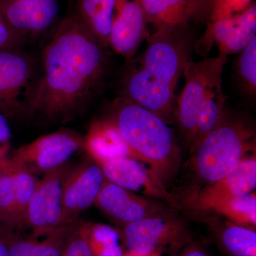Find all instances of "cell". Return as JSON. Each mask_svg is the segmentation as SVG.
I'll return each instance as SVG.
<instances>
[{
    "mask_svg": "<svg viewBox=\"0 0 256 256\" xmlns=\"http://www.w3.org/2000/svg\"><path fill=\"white\" fill-rule=\"evenodd\" d=\"M70 164L62 165L44 174L38 180L25 216V230L28 236L41 238L62 226L64 184Z\"/></svg>",
    "mask_w": 256,
    "mask_h": 256,
    "instance_id": "8",
    "label": "cell"
},
{
    "mask_svg": "<svg viewBox=\"0 0 256 256\" xmlns=\"http://www.w3.org/2000/svg\"><path fill=\"white\" fill-rule=\"evenodd\" d=\"M105 180L99 165L90 158L72 166L64 184L62 226L78 222L79 216L94 205Z\"/></svg>",
    "mask_w": 256,
    "mask_h": 256,
    "instance_id": "11",
    "label": "cell"
},
{
    "mask_svg": "<svg viewBox=\"0 0 256 256\" xmlns=\"http://www.w3.org/2000/svg\"><path fill=\"white\" fill-rule=\"evenodd\" d=\"M8 154H0V223L13 228L14 176Z\"/></svg>",
    "mask_w": 256,
    "mask_h": 256,
    "instance_id": "26",
    "label": "cell"
},
{
    "mask_svg": "<svg viewBox=\"0 0 256 256\" xmlns=\"http://www.w3.org/2000/svg\"><path fill=\"white\" fill-rule=\"evenodd\" d=\"M256 188L255 154L242 161L226 176L188 197V205L194 210L210 212L218 202L249 194L255 192Z\"/></svg>",
    "mask_w": 256,
    "mask_h": 256,
    "instance_id": "16",
    "label": "cell"
},
{
    "mask_svg": "<svg viewBox=\"0 0 256 256\" xmlns=\"http://www.w3.org/2000/svg\"><path fill=\"white\" fill-rule=\"evenodd\" d=\"M92 256H124L126 252L120 232L106 224L84 222Z\"/></svg>",
    "mask_w": 256,
    "mask_h": 256,
    "instance_id": "22",
    "label": "cell"
},
{
    "mask_svg": "<svg viewBox=\"0 0 256 256\" xmlns=\"http://www.w3.org/2000/svg\"><path fill=\"white\" fill-rule=\"evenodd\" d=\"M84 136L73 130L62 128L40 136L8 154L15 164L21 165L36 175L66 164L79 150L82 149Z\"/></svg>",
    "mask_w": 256,
    "mask_h": 256,
    "instance_id": "9",
    "label": "cell"
},
{
    "mask_svg": "<svg viewBox=\"0 0 256 256\" xmlns=\"http://www.w3.org/2000/svg\"><path fill=\"white\" fill-rule=\"evenodd\" d=\"M256 38V4L252 2L244 12L206 25L198 40V52L206 54L214 44L218 55L240 54Z\"/></svg>",
    "mask_w": 256,
    "mask_h": 256,
    "instance_id": "13",
    "label": "cell"
},
{
    "mask_svg": "<svg viewBox=\"0 0 256 256\" xmlns=\"http://www.w3.org/2000/svg\"><path fill=\"white\" fill-rule=\"evenodd\" d=\"M124 256H136L134 255V254H130V252H124ZM162 256L160 255H152V256Z\"/></svg>",
    "mask_w": 256,
    "mask_h": 256,
    "instance_id": "34",
    "label": "cell"
},
{
    "mask_svg": "<svg viewBox=\"0 0 256 256\" xmlns=\"http://www.w3.org/2000/svg\"><path fill=\"white\" fill-rule=\"evenodd\" d=\"M178 256H210L204 248L197 244L196 242H192L188 244L186 246L184 247L182 250L180 252Z\"/></svg>",
    "mask_w": 256,
    "mask_h": 256,
    "instance_id": "33",
    "label": "cell"
},
{
    "mask_svg": "<svg viewBox=\"0 0 256 256\" xmlns=\"http://www.w3.org/2000/svg\"><path fill=\"white\" fill-rule=\"evenodd\" d=\"M236 75L242 92L249 96L256 94V38L239 54Z\"/></svg>",
    "mask_w": 256,
    "mask_h": 256,
    "instance_id": "27",
    "label": "cell"
},
{
    "mask_svg": "<svg viewBox=\"0 0 256 256\" xmlns=\"http://www.w3.org/2000/svg\"><path fill=\"white\" fill-rule=\"evenodd\" d=\"M148 24L158 30L191 28L208 22L214 0H138Z\"/></svg>",
    "mask_w": 256,
    "mask_h": 256,
    "instance_id": "15",
    "label": "cell"
},
{
    "mask_svg": "<svg viewBox=\"0 0 256 256\" xmlns=\"http://www.w3.org/2000/svg\"><path fill=\"white\" fill-rule=\"evenodd\" d=\"M104 117L117 128L131 156L148 164L168 188L178 176L182 162L178 137L168 122L124 96L112 101Z\"/></svg>",
    "mask_w": 256,
    "mask_h": 256,
    "instance_id": "3",
    "label": "cell"
},
{
    "mask_svg": "<svg viewBox=\"0 0 256 256\" xmlns=\"http://www.w3.org/2000/svg\"><path fill=\"white\" fill-rule=\"evenodd\" d=\"M94 205L120 228L142 218L173 210L162 202L140 196L107 180L104 182Z\"/></svg>",
    "mask_w": 256,
    "mask_h": 256,
    "instance_id": "12",
    "label": "cell"
},
{
    "mask_svg": "<svg viewBox=\"0 0 256 256\" xmlns=\"http://www.w3.org/2000/svg\"><path fill=\"white\" fill-rule=\"evenodd\" d=\"M38 75L36 62L26 52L0 50V111L6 118L26 114Z\"/></svg>",
    "mask_w": 256,
    "mask_h": 256,
    "instance_id": "7",
    "label": "cell"
},
{
    "mask_svg": "<svg viewBox=\"0 0 256 256\" xmlns=\"http://www.w3.org/2000/svg\"><path fill=\"white\" fill-rule=\"evenodd\" d=\"M62 256H92L84 222H77Z\"/></svg>",
    "mask_w": 256,
    "mask_h": 256,
    "instance_id": "29",
    "label": "cell"
},
{
    "mask_svg": "<svg viewBox=\"0 0 256 256\" xmlns=\"http://www.w3.org/2000/svg\"><path fill=\"white\" fill-rule=\"evenodd\" d=\"M0 11L12 30L26 40L58 24V0H0Z\"/></svg>",
    "mask_w": 256,
    "mask_h": 256,
    "instance_id": "14",
    "label": "cell"
},
{
    "mask_svg": "<svg viewBox=\"0 0 256 256\" xmlns=\"http://www.w3.org/2000/svg\"><path fill=\"white\" fill-rule=\"evenodd\" d=\"M254 0H214L206 25L244 12Z\"/></svg>",
    "mask_w": 256,
    "mask_h": 256,
    "instance_id": "28",
    "label": "cell"
},
{
    "mask_svg": "<svg viewBox=\"0 0 256 256\" xmlns=\"http://www.w3.org/2000/svg\"><path fill=\"white\" fill-rule=\"evenodd\" d=\"M77 222L60 226L41 238H30L14 230L10 256H62Z\"/></svg>",
    "mask_w": 256,
    "mask_h": 256,
    "instance_id": "20",
    "label": "cell"
},
{
    "mask_svg": "<svg viewBox=\"0 0 256 256\" xmlns=\"http://www.w3.org/2000/svg\"><path fill=\"white\" fill-rule=\"evenodd\" d=\"M127 1L77 0L74 13L87 31L108 48L114 16Z\"/></svg>",
    "mask_w": 256,
    "mask_h": 256,
    "instance_id": "18",
    "label": "cell"
},
{
    "mask_svg": "<svg viewBox=\"0 0 256 256\" xmlns=\"http://www.w3.org/2000/svg\"><path fill=\"white\" fill-rule=\"evenodd\" d=\"M122 80V95L166 122L174 112V94L194 46L191 28L158 30Z\"/></svg>",
    "mask_w": 256,
    "mask_h": 256,
    "instance_id": "2",
    "label": "cell"
},
{
    "mask_svg": "<svg viewBox=\"0 0 256 256\" xmlns=\"http://www.w3.org/2000/svg\"><path fill=\"white\" fill-rule=\"evenodd\" d=\"M0 154H2V153H0Z\"/></svg>",
    "mask_w": 256,
    "mask_h": 256,
    "instance_id": "35",
    "label": "cell"
},
{
    "mask_svg": "<svg viewBox=\"0 0 256 256\" xmlns=\"http://www.w3.org/2000/svg\"><path fill=\"white\" fill-rule=\"evenodd\" d=\"M227 56L218 55L200 62L190 60L183 74L185 85L180 94L176 108L178 128L185 142L190 144L202 106L210 92L222 82V74Z\"/></svg>",
    "mask_w": 256,
    "mask_h": 256,
    "instance_id": "6",
    "label": "cell"
},
{
    "mask_svg": "<svg viewBox=\"0 0 256 256\" xmlns=\"http://www.w3.org/2000/svg\"><path fill=\"white\" fill-rule=\"evenodd\" d=\"M82 150L94 161L120 156H132L117 128L105 117L90 124L87 134L84 136Z\"/></svg>",
    "mask_w": 256,
    "mask_h": 256,
    "instance_id": "19",
    "label": "cell"
},
{
    "mask_svg": "<svg viewBox=\"0 0 256 256\" xmlns=\"http://www.w3.org/2000/svg\"><path fill=\"white\" fill-rule=\"evenodd\" d=\"M190 148V168L202 190L252 156L249 154L256 151L255 130L246 120L226 110L220 124Z\"/></svg>",
    "mask_w": 256,
    "mask_h": 256,
    "instance_id": "4",
    "label": "cell"
},
{
    "mask_svg": "<svg viewBox=\"0 0 256 256\" xmlns=\"http://www.w3.org/2000/svg\"><path fill=\"white\" fill-rule=\"evenodd\" d=\"M226 100L227 96L222 90V82L215 87L206 102L202 106L188 146H191L220 124L226 110Z\"/></svg>",
    "mask_w": 256,
    "mask_h": 256,
    "instance_id": "25",
    "label": "cell"
},
{
    "mask_svg": "<svg viewBox=\"0 0 256 256\" xmlns=\"http://www.w3.org/2000/svg\"><path fill=\"white\" fill-rule=\"evenodd\" d=\"M100 166L106 180L148 198L162 201L171 206L178 205V198L150 170L130 156H120L94 161Z\"/></svg>",
    "mask_w": 256,
    "mask_h": 256,
    "instance_id": "10",
    "label": "cell"
},
{
    "mask_svg": "<svg viewBox=\"0 0 256 256\" xmlns=\"http://www.w3.org/2000/svg\"><path fill=\"white\" fill-rule=\"evenodd\" d=\"M12 138L8 118L0 111V153L8 154Z\"/></svg>",
    "mask_w": 256,
    "mask_h": 256,
    "instance_id": "31",
    "label": "cell"
},
{
    "mask_svg": "<svg viewBox=\"0 0 256 256\" xmlns=\"http://www.w3.org/2000/svg\"><path fill=\"white\" fill-rule=\"evenodd\" d=\"M210 212H215L242 226H256V194L254 192L244 196L232 197L218 202Z\"/></svg>",
    "mask_w": 256,
    "mask_h": 256,
    "instance_id": "24",
    "label": "cell"
},
{
    "mask_svg": "<svg viewBox=\"0 0 256 256\" xmlns=\"http://www.w3.org/2000/svg\"><path fill=\"white\" fill-rule=\"evenodd\" d=\"M206 223L217 246L226 256H256L255 228L218 218H210Z\"/></svg>",
    "mask_w": 256,
    "mask_h": 256,
    "instance_id": "21",
    "label": "cell"
},
{
    "mask_svg": "<svg viewBox=\"0 0 256 256\" xmlns=\"http://www.w3.org/2000/svg\"><path fill=\"white\" fill-rule=\"evenodd\" d=\"M10 161L14 176L15 204L12 228L23 234L26 210L38 180L30 170L13 163L10 160Z\"/></svg>",
    "mask_w": 256,
    "mask_h": 256,
    "instance_id": "23",
    "label": "cell"
},
{
    "mask_svg": "<svg viewBox=\"0 0 256 256\" xmlns=\"http://www.w3.org/2000/svg\"><path fill=\"white\" fill-rule=\"evenodd\" d=\"M106 48L74 12L62 18L42 52L41 73L26 114L50 124L68 122L82 114L105 82Z\"/></svg>",
    "mask_w": 256,
    "mask_h": 256,
    "instance_id": "1",
    "label": "cell"
},
{
    "mask_svg": "<svg viewBox=\"0 0 256 256\" xmlns=\"http://www.w3.org/2000/svg\"><path fill=\"white\" fill-rule=\"evenodd\" d=\"M24 41L12 30L0 11V50L20 48Z\"/></svg>",
    "mask_w": 256,
    "mask_h": 256,
    "instance_id": "30",
    "label": "cell"
},
{
    "mask_svg": "<svg viewBox=\"0 0 256 256\" xmlns=\"http://www.w3.org/2000/svg\"><path fill=\"white\" fill-rule=\"evenodd\" d=\"M148 25L139 1L128 0L112 22L109 46L130 62L141 44L150 36Z\"/></svg>",
    "mask_w": 256,
    "mask_h": 256,
    "instance_id": "17",
    "label": "cell"
},
{
    "mask_svg": "<svg viewBox=\"0 0 256 256\" xmlns=\"http://www.w3.org/2000/svg\"><path fill=\"white\" fill-rule=\"evenodd\" d=\"M14 230L0 223V256H10V247Z\"/></svg>",
    "mask_w": 256,
    "mask_h": 256,
    "instance_id": "32",
    "label": "cell"
},
{
    "mask_svg": "<svg viewBox=\"0 0 256 256\" xmlns=\"http://www.w3.org/2000/svg\"><path fill=\"white\" fill-rule=\"evenodd\" d=\"M126 252L136 256H178L192 242V234L174 210L120 228Z\"/></svg>",
    "mask_w": 256,
    "mask_h": 256,
    "instance_id": "5",
    "label": "cell"
}]
</instances>
